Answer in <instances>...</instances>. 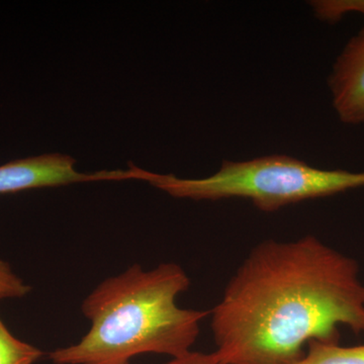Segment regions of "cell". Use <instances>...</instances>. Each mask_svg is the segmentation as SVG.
Returning a JSON list of instances; mask_svg holds the SVG:
<instances>
[{
  "label": "cell",
  "instance_id": "cell-1",
  "mask_svg": "<svg viewBox=\"0 0 364 364\" xmlns=\"http://www.w3.org/2000/svg\"><path fill=\"white\" fill-rule=\"evenodd\" d=\"M219 364H296L311 341L364 332L358 263L315 236L267 240L246 256L210 312Z\"/></svg>",
  "mask_w": 364,
  "mask_h": 364
},
{
  "label": "cell",
  "instance_id": "cell-2",
  "mask_svg": "<svg viewBox=\"0 0 364 364\" xmlns=\"http://www.w3.org/2000/svg\"><path fill=\"white\" fill-rule=\"evenodd\" d=\"M189 286L188 273L176 263L150 270L132 265L86 296L81 311L90 331L78 343L50 352L49 358L54 364H130L141 354L183 356L210 315L177 306Z\"/></svg>",
  "mask_w": 364,
  "mask_h": 364
},
{
  "label": "cell",
  "instance_id": "cell-3",
  "mask_svg": "<svg viewBox=\"0 0 364 364\" xmlns=\"http://www.w3.org/2000/svg\"><path fill=\"white\" fill-rule=\"evenodd\" d=\"M129 179L149 182L177 198L218 200L240 198L264 212L364 186V172L316 168L293 157L274 155L243 162L224 161L214 176L183 179L157 174L130 162Z\"/></svg>",
  "mask_w": 364,
  "mask_h": 364
},
{
  "label": "cell",
  "instance_id": "cell-4",
  "mask_svg": "<svg viewBox=\"0 0 364 364\" xmlns=\"http://www.w3.org/2000/svg\"><path fill=\"white\" fill-rule=\"evenodd\" d=\"M68 155L45 154L14 160L0 166V195L77 182L126 181L124 170L80 173Z\"/></svg>",
  "mask_w": 364,
  "mask_h": 364
},
{
  "label": "cell",
  "instance_id": "cell-5",
  "mask_svg": "<svg viewBox=\"0 0 364 364\" xmlns=\"http://www.w3.org/2000/svg\"><path fill=\"white\" fill-rule=\"evenodd\" d=\"M333 107L340 121L364 123V26L339 55L329 78Z\"/></svg>",
  "mask_w": 364,
  "mask_h": 364
},
{
  "label": "cell",
  "instance_id": "cell-6",
  "mask_svg": "<svg viewBox=\"0 0 364 364\" xmlns=\"http://www.w3.org/2000/svg\"><path fill=\"white\" fill-rule=\"evenodd\" d=\"M296 364H364V345L343 347L311 341L305 356Z\"/></svg>",
  "mask_w": 364,
  "mask_h": 364
},
{
  "label": "cell",
  "instance_id": "cell-7",
  "mask_svg": "<svg viewBox=\"0 0 364 364\" xmlns=\"http://www.w3.org/2000/svg\"><path fill=\"white\" fill-rule=\"evenodd\" d=\"M44 352L16 338L0 318V364H33Z\"/></svg>",
  "mask_w": 364,
  "mask_h": 364
},
{
  "label": "cell",
  "instance_id": "cell-8",
  "mask_svg": "<svg viewBox=\"0 0 364 364\" xmlns=\"http://www.w3.org/2000/svg\"><path fill=\"white\" fill-rule=\"evenodd\" d=\"M314 9L322 20L336 23L345 14H363L364 16V0H340V1L314 2Z\"/></svg>",
  "mask_w": 364,
  "mask_h": 364
},
{
  "label": "cell",
  "instance_id": "cell-9",
  "mask_svg": "<svg viewBox=\"0 0 364 364\" xmlns=\"http://www.w3.org/2000/svg\"><path fill=\"white\" fill-rule=\"evenodd\" d=\"M31 291L32 287L14 272L11 265L0 259V299L25 298Z\"/></svg>",
  "mask_w": 364,
  "mask_h": 364
},
{
  "label": "cell",
  "instance_id": "cell-10",
  "mask_svg": "<svg viewBox=\"0 0 364 364\" xmlns=\"http://www.w3.org/2000/svg\"><path fill=\"white\" fill-rule=\"evenodd\" d=\"M164 364H219L215 360L214 354L203 353V352L189 351L183 356L171 358Z\"/></svg>",
  "mask_w": 364,
  "mask_h": 364
}]
</instances>
